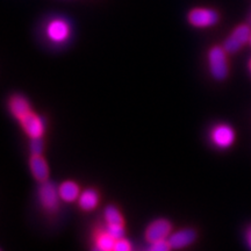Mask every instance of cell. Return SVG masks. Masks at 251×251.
Segmentation results:
<instances>
[{"label": "cell", "instance_id": "obj_2", "mask_svg": "<svg viewBox=\"0 0 251 251\" xmlns=\"http://www.w3.org/2000/svg\"><path fill=\"white\" fill-rule=\"evenodd\" d=\"M46 36L54 45H64L71 36V26L62 18L51 19L46 26Z\"/></svg>", "mask_w": 251, "mask_h": 251}, {"label": "cell", "instance_id": "obj_12", "mask_svg": "<svg viewBox=\"0 0 251 251\" xmlns=\"http://www.w3.org/2000/svg\"><path fill=\"white\" fill-rule=\"evenodd\" d=\"M78 206L83 212H92L100 202V194L96 188H86L78 198Z\"/></svg>", "mask_w": 251, "mask_h": 251}, {"label": "cell", "instance_id": "obj_11", "mask_svg": "<svg viewBox=\"0 0 251 251\" xmlns=\"http://www.w3.org/2000/svg\"><path fill=\"white\" fill-rule=\"evenodd\" d=\"M29 166L31 175H33V177L35 178L39 183H43V181L48 180V163L46 162L45 157L42 155H31L29 159Z\"/></svg>", "mask_w": 251, "mask_h": 251}, {"label": "cell", "instance_id": "obj_9", "mask_svg": "<svg viewBox=\"0 0 251 251\" xmlns=\"http://www.w3.org/2000/svg\"><path fill=\"white\" fill-rule=\"evenodd\" d=\"M197 240V233L196 230L191 228H184L180 230L176 231V233H171L169 236L168 241L170 243L172 249H183L191 246L194 241Z\"/></svg>", "mask_w": 251, "mask_h": 251}, {"label": "cell", "instance_id": "obj_24", "mask_svg": "<svg viewBox=\"0 0 251 251\" xmlns=\"http://www.w3.org/2000/svg\"><path fill=\"white\" fill-rule=\"evenodd\" d=\"M0 251H1V250H0Z\"/></svg>", "mask_w": 251, "mask_h": 251}, {"label": "cell", "instance_id": "obj_5", "mask_svg": "<svg viewBox=\"0 0 251 251\" xmlns=\"http://www.w3.org/2000/svg\"><path fill=\"white\" fill-rule=\"evenodd\" d=\"M187 20L196 28H208L219 23V14L211 8H193L188 13Z\"/></svg>", "mask_w": 251, "mask_h": 251}, {"label": "cell", "instance_id": "obj_16", "mask_svg": "<svg viewBox=\"0 0 251 251\" xmlns=\"http://www.w3.org/2000/svg\"><path fill=\"white\" fill-rule=\"evenodd\" d=\"M105 229L115 240L125 236V225H106Z\"/></svg>", "mask_w": 251, "mask_h": 251}, {"label": "cell", "instance_id": "obj_15", "mask_svg": "<svg viewBox=\"0 0 251 251\" xmlns=\"http://www.w3.org/2000/svg\"><path fill=\"white\" fill-rule=\"evenodd\" d=\"M103 216H105L106 225H125L121 212L113 205L106 207L105 212H103Z\"/></svg>", "mask_w": 251, "mask_h": 251}, {"label": "cell", "instance_id": "obj_4", "mask_svg": "<svg viewBox=\"0 0 251 251\" xmlns=\"http://www.w3.org/2000/svg\"><path fill=\"white\" fill-rule=\"evenodd\" d=\"M21 127L30 140L43 139L46 133V121L41 115L31 111L19 120Z\"/></svg>", "mask_w": 251, "mask_h": 251}, {"label": "cell", "instance_id": "obj_14", "mask_svg": "<svg viewBox=\"0 0 251 251\" xmlns=\"http://www.w3.org/2000/svg\"><path fill=\"white\" fill-rule=\"evenodd\" d=\"M115 238L112 237L111 235L107 233L105 228L101 231H98L96 236V248H98L101 251H113L115 244Z\"/></svg>", "mask_w": 251, "mask_h": 251}, {"label": "cell", "instance_id": "obj_1", "mask_svg": "<svg viewBox=\"0 0 251 251\" xmlns=\"http://www.w3.org/2000/svg\"><path fill=\"white\" fill-rule=\"evenodd\" d=\"M37 198L41 207L46 212L54 214L58 211L61 197L58 193V186H56L51 181L46 180L40 183L39 191H37Z\"/></svg>", "mask_w": 251, "mask_h": 251}, {"label": "cell", "instance_id": "obj_20", "mask_svg": "<svg viewBox=\"0 0 251 251\" xmlns=\"http://www.w3.org/2000/svg\"><path fill=\"white\" fill-rule=\"evenodd\" d=\"M247 242H248V244H249V247L251 249V227L248 229V231H247Z\"/></svg>", "mask_w": 251, "mask_h": 251}, {"label": "cell", "instance_id": "obj_19", "mask_svg": "<svg viewBox=\"0 0 251 251\" xmlns=\"http://www.w3.org/2000/svg\"><path fill=\"white\" fill-rule=\"evenodd\" d=\"M113 251H131V244L129 241L126 240L125 237H121L115 241Z\"/></svg>", "mask_w": 251, "mask_h": 251}, {"label": "cell", "instance_id": "obj_13", "mask_svg": "<svg viewBox=\"0 0 251 251\" xmlns=\"http://www.w3.org/2000/svg\"><path fill=\"white\" fill-rule=\"evenodd\" d=\"M58 193L62 201L71 203L77 201L81 192L79 185H78L76 181L65 180L58 186Z\"/></svg>", "mask_w": 251, "mask_h": 251}, {"label": "cell", "instance_id": "obj_22", "mask_svg": "<svg viewBox=\"0 0 251 251\" xmlns=\"http://www.w3.org/2000/svg\"><path fill=\"white\" fill-rule=\"evenodd\" d=\"M249 67H250V70H251V61H250V63H249Z\"/></svg>", "mask_w": 251, "mask_h": 251}, {"label": "cell", "instance_id": "obj_10", "mask_svg": "<svg viewBox=\"0 0 251 251\" xmlns=\"http://www.w3.org/2000/svg\"><path fill=\"white\" fill-rule=\"evenodd\" d=\"M8 107L9 112L13 117L19 121L20 119H23L25 115L33 111L29 101L26 97H24L23 94H14L11 97L8 101Z\"/></svg>", "mask_w": 251, "mask_h": 251}, {"label": "cell", "instance_id": "obj_3", "mask_svg": "<svg viewBox=\"0 0 251 251\" xmlns=\"http://www.w3.org/2000/svg\"><path fill=\"white\" fill-rule=\"evenodd\" d=\"M226 50L221 47H213L208 52V64L209 71L212 76L218 80H224L227 78L229 67L227 56H226Z\"/></svg>", "mask_w": 251, "mask_h": 251}, {"label": "cell", "instance_id": "obj_17", "mask_svg": "<svg viewBox=\"0 0 251 251\" xmlns=\"http://www.w3.org/2000/svg\"><path fill=\"white\" fill-rule=\"evenodd\" d=\"M29 148H30L31 155H42L43 149H45V143H43V139L30 140Z\"/></svg>", "mask_w": 251, "mask_h": 251}, {"label": "cell", "instance_id": "obj_21", "mask_svg": "<svg viewBox=\"0 0 251 251\" xmlns=\"http://www.w3.org/2000/svg\"><path fill=\"white\" fill-rule=\"evenodd\" d=\"M92 251H101V250H99V249H98V248H96V247H94V248H93V249H92Z\"/></svg>", "mask_w": 251, "mask_h": 251}, {"label": "cell", "instance_id": "obj_8", "mask_svg": "<svg viewBox=\"0 0 251 251\" xmlns=\"http://www.w3.org/2000/svg\"><path fill=\"white\" fill-rule=\"evenodd\" d=\"M251 30L249 26L247 25H241L235 28L230 36L225 41L224 49L229 54H235L240 50L242 47L246 45L248 41H250Z\"/></svg>", "mask_w": 251, "mask_h": 251}, {"label": "cell", "instance_id": "obj_23", "mask_svg": "<svg viewBox=\"0 0 251 251\" xmlns=\"http://www.w3.org/2000/svg\"><path fill=\"white\" fill-rule=\"evenodd\" d=\"M250 43H251V37H250Z\"/></svg>", "mask_w": 251, "mask_h": 251}, {"label": "cell", "instance_id": "obj_6", "mask_svg": "<svg viewBox=\"0 0 251 251\" xmlns=\"http://www.w3.org/2000/svg\"><path fill=\"white\" fill-rule=\"evenodd\" d=\"M172 233V224L166 219H157L146 229V240L150 243L168 240Z\"/></svg>", "mask_w": 251, "mask_h": 251}, {"label": "cell", "instance_id": "obj_7", "mask_svg": "<svg viewBox=\"0 0 251 251\" xmlns=\"http://www.w3.org/2000/svg\"><path fill=\"white\" fill-rule=\"evenodd\" d=\"M212 143L219 149H228L233 146L235 141V131L230 126L226 124L216 125L211 130Z\"/></svg>", "mask_w": 251, "mask_h": 251}, {"label": "cell", "instance_id": "obj_18", "mask_svg": "<svg viewBox=\"0 0 251 251\" xmlns=\"http://www.w3.org/2000/svg\"><path fill=\"white\" fill-rule=\"evenodd\" d=\"M171 246L168 240L158 241V242L151 243V246L148 249V251H171Z\"/></svg>", "mask_w": 251, "mask_h": 251}]
</instances>
